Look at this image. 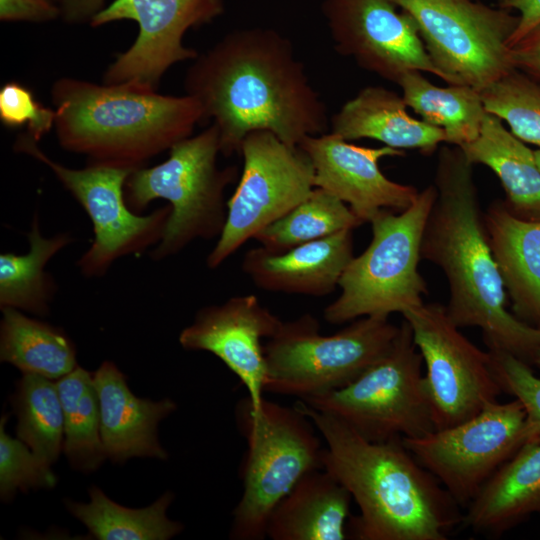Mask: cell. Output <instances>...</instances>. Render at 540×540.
Masks as SVG:
<instances>
[{
	"mask_svg": "<svg viewBox=\"0 0 540 540\" xmlns=\"http://www.w3.org/2000/svg\"><path fill=\"white\" fill-rule=\"evenodd\" d=\"M185 94L219 130L220 154L240 155L244 138L266 130L290 146L328 132L327 108L291 41L269 27L229 32L193 59Z\"/></svg>",
	"mask_w": 540,
	"mask_h": 540,
	"instance_id": "obj_1",
	"label": "cell"
},
{
	"mask_svg": "<svg viewBox=\"0 0 540 540\" xmlns=\"http://www.w3.org/2000/svg\"><path fill=\"white\" fill-rule=\"evenodd\" d=\"M473 164L458 146L439 149L437 196L421 242V259L441 268L450 298L445 307L458 328L478 327L488 350L503 351L535 366L540 329L506 309V290L489 246Z\"/></svg>",
	"mask_w": 540,
	"mask_h": 540,
	"instance_id": "obj_2",
	"label": "cell"
},
{
	"mask_svg": "<svg viewBox=\"0 0 540 540\" xmlns=\"http://www.w3.org/2000/svg\"><path fill=\"white\" fill-rule=\"evenodd\" d=\"M295 406L326 443L322 468L359 507V515L350 519L354 539L446 540L462 524L461 507L405 447L403 438L369 441L301 399Z\"/></svg>",
	"mask_w": 540,
	"mask_h": 540,
	"instance_id": "obj_3",
	"label": "cell"
},
{
	"mask_svg": "<svg viewBox=\"0 0 540 540\" xmlns=\"http://www.w3.org/2000/svg\"><path fill=\"white\" fill-rule=\"evenodd\" d=\"M50 96L59 145L89 163L144 167L204 121L200 103L190 95H163L129 84L61 77Z\"/></svg>",
	"mask_w": 540,
	"mask_h": 540,
	"instance_id": "obj_4",
	"label": "cell"
},
{
	"mask_svg": "<svg viewBox=\"0 0 540 540\" xmlns=\"http://www.w3.org/2000/svg\"><path fill=\"white\" fill-rule=\"evenodd\" d=\"M219 130L211 124L169 150L153 167L134 170L125 184V200L135 213L155 199L169 202L171 212L161 240L149 252L154 261L179 253L196 239L219 237L227 218L224 193L237 178V168H219Z\"/></svg>",
	"mask_w": 540,
	"mask_h": 540,
	"instance_id": "obj_5",
	"label": "cell"
},
{
	"mask_svg": "<svg viewBox=\"0 0 540 540\" xmlns=\"http://www.w3.org/2000/svg\"><path fill=\"white\" fill-rule=\"evenodd\" d=\"M437 196L435 185L418 193L409 208L382 209L370 220L372 240L344 270L340 295L323 312L331 324L361 317L388 319L423 304L427 284L418 271L427 218Z\"/></svg>",
	"mask_w": 540,
	"mask_h": 540,
	"instance_id": "obj_6",
	"label": "cell"
},
{
	"mask_svg": "<svg viewBox=\"0 0 540 540\" xmlns=\"http://www.w3.org/2000/svg\"><path fill=\"white\" fill-rule=\"evenodd\" d=\"M236 421L248 449L230 538L262 540L277 504L306 473L322 468L323 447L313 422L295 405L282 406L264 398L255 411L246 397L237 404Z\"/></svg>",
	"mask_w": 540,
	"mask_h": 540,
	"instance_id": "obj_7",
	"label": "cell"
},
{
	"mask_svg": "<svg viewBox=\"0 0 540 540\" xmlns=\"http://www.w3.org/2000/svg\"><path fill=\"white\" fill-rule=\"evenodd\" d=\"M398 332L377 317L358 318L332 335H322L310 314L282 322L264 344L265 391L304 399L345 387L390 350Z\"/></svg>",
	"mask_w": 540,
	"mask_h": 540,
	"instance_id": "obj_8",
	"label": "cell"
},
{
	"mask_svg": "<svg viewBox=\"0 0 540 540\" xmlns=\"http://www.w3.org/2000/svg\"><path fill=\"white\" fill-rule=\"evenodd\" d=\"M423 358L404 319L390 350L353 382L301 399L373 442L419 438L435 430Z\"/></svg>",
	"mask_w": 540,
	"mask_h": 540,
	"instance_id": "obj_9",
	"label": "cell"
},
{
	"mask_svg": "<svg viewBox=\"0 0 540 540\" xmlns=\"http://www.w3.org/2000/svg\"><path fill=\"white\" fill-rule=\"evenodd\" d=\"M411 16L448 84L481 92L515 69L509 39L518 16L476 0H392Z\"/></svg>",
	"mask_w": 540,
	"mask_h": 540,
	"instance_id": "obj_10",
	"label": "cell"
},
{
	"mask_svg": "<svg viewBox=\"0 0 540 540\" xmlns=\"http://www.w3.org/2000/svg\"><path fill=\"white\" fill-rule=\"evenodd\" d=\"M37 143L27 133L21 134L14 150L45 164L93 224L92 244L77 262L85 277H101L117 259L140 255L159 243L171 207L166 205L144 216L128 207L125 184L134 169L102 163H89L82 169L69 168L51 159Z\"/></svg>",
	"mask_w": 540,
	"mask_h": 540,
	"instance_id": "obj_11",
	"label": "cell"
},
{
	"mask_svg": "<svg viewBox=\"0 0 540 540\" xmlns=\"http://www.w3.org/2000/svg\"><path fill=\"white\" fill-rule=\"evenodd\" d=\"M240 155L243 170L227 201L224 229L206 259L210 269L220 266L315 188L314 167L307 153L299 146L284 143L270 131L249 133L242 142Z\"/></svg>",
	"mask_w": 540,
	"mask_h": 540,
	"instance_id": "obj_12",
	"label": "cell"
},
{
	"mask_svg": "<svg viewBox=\"0 0 540 540\" xmlns=\"http://www.w3.org/2000/svg\"><path fill=\"white\" fill-rule=\"evenodd\" d=\"M405 447L432 473L461 508L521 448L530 444L526 412L517 400L488 403L458 425L419 438Z\"/></svg>",
	"mask_w": 540,
	"mask_h": 540,
	"instance_id": "obj_13",
	"label": "cell"
},
{
	"mask_svg": "<svg viewBox=\"0 0 540 540\" xmlns=\"http://www.w3.org/2000/svg\"><path fill=\"white\" fill-rule=\"evenodd\" d=\"M426 367L424 375L435 430L476 416L502 392L490 369L489 352L470 342L445 307L423 303L403 314Z\"/></svg>",
	"mask_w": 540,
	"mask_h": 540,
	"instance_id": "obj_14",
	"label": "cell"
},
{
	"mask_svg": "<svg viewBox=\"0 0 540 540\" xmlns=\"http://www.w3.org/2000/svg\"><path fill=\"white\" fill-rule=\"evenodd\" d=\"M224 10V0H113L89 24L100 27L131 20L137 23L138 34L108 65L103 83L157 90L169 68L198 56L184 45L185 33L212 22Z\"/></svg>",
	"mask_w": 540,
	"mask_h": 540,
	"instance_id": "obj_15",
	"label": "cell"
},
{
	"mask_svg": "<svg viewBox=\"0 0 540 540\" xmlns=\"http://www.w3.org/2000/svg\"><path fill=\"white\" fill-rule=\"evenodd\" d=\"M321 11L336 51L361 68L396 84L413 70L444 80L415 22L392 0H323Z\"/></svg>",
	"mask_w": 540,
	"mask_h": 540,
	"instance_id": "obj_16",
	"label": "cell"
},
{
	"mask_svg": "<svg viewBox=\"0 0 540 540\" xmlns=\"http://www.w3.org/2000/svg\"><path fill=\"white\" fill-rule=\"evenodd\" d=\"M282 322L256 296H234L200 309L180 332L179 343L186 350L207 351L223 361L241 380L253 409L259 411L267 381L262 339L271 338Z\"/></svg>",
	"mask_w": 540,
	"mask_h": 540,
	"instance_id": "obj_17",
	"label": "cell"
},
{
	"mask_svg": "<svg viewBox=\"0 0 540 540\" xmlns=\"http://www.w3.org/2000/svg\"><path fill=\"white\" fill-rule=\"evenodd\" d=\"M299 147L313 164L315 187L347 204L363 223L382 209L406 210L419 193L412 185L390 180L379 168L382 158L404 156V150L358 146L330 131L306 137Z\"/></svg>",
	"mask_w": 540,
	"mask_h": 540,
	"instance_id": "obj_18",
	"label": "cell"
},
{
	"mask_svg": "<svg viewBox=\"0 0 540 540\" xmlns=\"http://www.w3.org/2000/svg\"><path fill=\"white\" fill-rule=\"evenodd\" d=\"M353 257V229H345L283 252L250 249L242 270L260 289L322 297L339 285Z\"/></svg>",
	"mask_w": 540,
	"mask_h": 540,
	"instance_id": "obj_19",
	"label": "cell"
},
{
	"mask_svg": "<svg viewBox=\"0 0 540 540\" xmlns=\"http://www.w3.org/2000/svg\"><path fill=\"white\" fill-rule=\"evenodd\" d=\"M100 407V433L107 458L125 462L132 457L164 460L158 441L159 422L176 409L171 399L152 401L136 397L125 375L110 361L92 374Z\"/></svg>",
	"mask_w": 540,
	"mask_h": 540,
	"instance_id": "obj_20",
	"label": "cell"
},
{
	"mask_svg": "<svg viewBox=\"0 0 540 540\" xmlns=\"http://www.w3.org/2000/svg\"><path fill=\"white\" fill-rule=\"evenodd\" d=\"M483 217L513 314L540 329V221L516 217L503 200L493 201Z\"/></svg>",
	"mask_w": 540,
	"mask_h": 540,
	"instance_id": "obj_21",
	"label": "cell"
},
{
	"mask_svg": "<svg viewBox=\"0 0 540 540\" xmlns=\"http://www.w3.org/2000/svg\"><path fill=\"white\" fill-rule=\"evenodd\" d=\"M407 108L402 95L368 86L331 117L330 132L346 141L368 138L395 149L432 154L445 142L444 130L412 117Z\"/></svg>",
	"mask_w": 540,
	"mask_h": 540,
	"instance_id": "obj_22",
	"label": "cell"
},
{
	"mask_svg": "<svg viewBox=\"0 0 540 540\" xmlns=\"http://www.w3.org/2000/svg\"><path fill=\"white\" fill-rule=\"evenodd\" d=\"M351 495L323 468L306 473L272 511V540H344Z\"/></svg>",
	"mask_w": 540,
	"mask_h": 540,
	"instance_id": "obj_23",
	"label": "cell"
},
{
	"mask_svg": "<svg viewBox=\"0 0 540 540\" xmlns=\"http://www.w3.org/2000/svg\"><path fill=\"white\" fill-rule=\"evenodd\" d=\"M462 524L499 536L540 514V442L521 448L465 508Z\"/></svg>",
	"mask_w": 540,
	"mask_h": 540,
	"instance_id": "obj_24",
	"label": "cell"
},
{
	"mask_svg": "<svg viewBox=\"0 0 540 540\" xmlns=\"http://www.w3.org/2000/svg\"><path fill=\"white\" fill-rule=\"evenodd\" d=\"M460 148L473 165H485L496 174L506 194L505 206L513 215L540 221V169L534 150L499 117L487 112L478 137Z\"/></svg>",
	"mask_w": 540,
	"mask_h": 540,
	"instance_id": "obj_25",
	"label": "cell"
},
{
	"mask_svg": "<svg viewBox=\"0 0 540 540\" xmlns=\"http://www.w3.org/2000/svg\"><path fill=\"white\" fill-rule=\"evenodd\" d=\"M0 360L23 374L60 379L74 370L75 345L58 327L32 319L15 308H2Z\"/></svg>",
	"mask_w": 540,
	"mask_h": 540,
	"instance_id": "obj_26",
	"label": "cell"
},
{
	"mask_svg": "<svg viewBox=\"0 0 540 540\" xmlns=\"http://www.w3.org/2000/svg\"><path fill=\"white\" fill-rule=\"evenodd\" d=\"M29 251L22 255H0V308H15L37 316L49 313L56 284L45 267L60 250L73 242L69 233L43 237L38 213L27 234Z\"/></svg>",
	"mask_w": 540,
	"mask_h": 540,
	"instance_id": "obj_27",
	"label": "cell"
},
{
	"mask_svg": "<svg viewBox=\"0 0 540 540\" xmlns=\"http://www.w3.org/2000/svg\"><path fill=\"white\" fill-rule=\"evenodd\" d=\"M422 73L409 71L398 81L406 105L422 121L443 129L447 144L460 147L475 140L487 113L480 92L467 85L438 87Z\"/></svg>",
	"mask_w": 540,
	"mask_h": 540,
	"instance_id": "obj_28",
	"label": "cell"
},
{
	"mask_svg": "<svg viewBox=\"0 0 540 540\" xmlns=\"http://www.w3.org/2000/svg\"><path fill=\"white\" fill-rule=\"evenodd\" d=\"M87 503L66 501L69 512L89 533L100 540H167L179 534L183 525L170 520L166 511L174 495L166 492L152 505L131 509L115 503L93 486Z\"/></svg>",
	"mask_w": 540,
	"mask_h": 540,
	"instance_id": "obj_29",
	"label": "cell"
},
{
	"mask_svg": "<svg viewBox=\"0 0 540 540\" xmlns=\"http://www.w3.org/2000/svg\"><path fill=\"white\" fill-rule=\"evenodd\" d=\"M64 415L63 450L77 470H96L107 458L100 433V407L93 375L77 366L57 381Z\"/></svg>",
	"mask_w": 540,
	"mask_h": 540,
	"instance_id": "obj_30",
	"label": "cell"
},
{
	"mask_svg": "<svg viewBox=\"0 0 540 540\" xmlns=\"http://www.w3.org/2000/svg\"><path fill=\"white\" fill-rule=\"evenodd\" d=\"M361 224L347 204L315 187L306 199L259 231L254 239L270 252H283Z\"/></svg>",
	"mask_w": 540,
	"mask_h": 540,
	"instance_id": "obj_31",
	"label": "cell"
},
{
	"mask_svg": "<svg viewBox=\"0 0 540 540\" xmlns=\"http://www.w3.org/2000/svg\"><path fill=\"white\" fill-rule=\"evenodd\" d=\"M12 405L17 437L51 466L64 446V415L57 384L39 375L23 374Z\"/></svg>",
	"mask_w": 540,
	"mask_h": 540,
	"instance_id": "obj_32",
	"label": "cell"
},
{
	"mask_svg": "<svg viewBox=\"0 0 540 540\" xmlns=\"http://www.w3.org/2000/svg\"><path fill=\"white\" fill-rule=\"evenodd\" d=\"M486 112L506 122L526 144L540 149V83L514 69L480 92Z\"/></svg>",
	"mask_w": 540,
	"mask_h": 540,
	"instance_id": "obj_33",
	"label": "cell"
},
{
	"mask_svg": "<svg viewBox=\"0 0 540 540\" xmlns=\"http://www.w3.org/2000/svg\"><path fill=\"white\" fill-rule=\"evenodd\" d=\"M7 415L0 422V495L11 500L17 490L49 489L57 478L50 466L41 461L19 438H12L5 431Z\"/></svg>",
	"mask_w": 540,
	"mask_h": 540,
	"instance_id": "obj_34",
	"label": "cell"
},
{
	"mask_svg": "<svg viewBox=\"0 0 540 540\" xmlns=\"http://www.w3.org/2000/svg\"><path fill=\"white\" fill-rule=\"evenodd\" d=\"M490 369L502 392L512 395L526 412L530 444L540 442V378L532 367L503 351L488 350Z\"/></svg>",
	"mask_w": 540,
	"mask_h": 540,
	"instance_id": "obj_35",
	"label": "cell"
},
{
	"mask_svg": "<svg viewBox=\"0 0 540 540\" xmlns=\"http://www.w3.org/2000/svg\"><path fill=\"white\" fill-rule=\"evenodd\" d=\"M55 119V109L41 105L21 83L10 81L1 87L0 120L6 127L26 125L27 134L38 142L54 128Z\"/></svg>",
	"mask_w": 540,
	"mask_h": 540,
	"instance_id": "obj_36",
	"label": "cell"
},
{
	"mask_svg": "<svg viewBox=\"0 0 540 540\" xmlns=\"http://www.w3.org/2000/svg\"><path fill=\"white\" fill-rule=\"evenodd\" d=\"M61 17L57 0H0V20L3 22L43 23Z\"/></svg>",
	"mask_w": 540,
	"mask_h": 540,
	"instance_id": "obj_37",
	"label": "cell"
},
{
	"mask_svg": "<svg viewBox=\"0 0 540 540\" xmlns=\"http://www.w3.org/2000/svg\"><path fill=\"white\" fill-rule=\"evenodd\" d=\"M515 69L540 83V23L511 47Z\"/></svg>",
	"mask_w": 540,
	"mask_h": 540,
	"instance_id": "obj_38",
	"label": "cell"
},
{
	"mask_svg": "<svg viewBox=\"0 0 540 540\" xmlns=\"http://www.w3.org/2000/svg\"><path fill=\"white\" fill-rule=\"evenodd\" d=\"M500 7L518 13L517 27L509 39L510 48L540 23V0H509Z\"/></svg>",
	"mask_w": 540,
	"mask_h": 540,
	"instance_id": "obj_39",
	"label": "cell"
},
{
	"mask_svg": "<svg viewBox=\"0 0 540 540\" xmlns=\"http://www.w3.org/2000/svg\"><path fill=\"white\" fill-rule=\"evenodd\" d=\"M107 0H61V18L70 24L90 21L106 7Z\"/></svg>",
	"mask_w": 540,
	"mask_h": 540,
	"instance_id": "obj_40",
	"label": "cell"
},
{
	"mask_svg": "<svg viewBox=\"0 0 540 540\" xmlns=\"http://www.w3.org/2000/svg\"><path fill=\"white\" fill-rule=\"evenodd\" d=\"M536 163L538 165V168L540 169V149L534 150Z\"/></svg>",
	"mask_w": 540,
	"mask_h": 540,
	"instance_id": "obj_41",
	"label": "cell"
},
{
	"mask_svg": "<svg viewBox=\"0 0 540 540\" xmlns=\"http://www.w3.org/2000/svg\"><path fill=\"white\" fill-rule=\"evenodd\" d=\"M535 366L540 369V353H539V355H538V357L536 359Z\"/></svg>",
	"mask_w": 540,
	"mask_h": 540,
	"instance_id": "obj_42",
	"label": "cell"
},
{
	"mask_svg": "<svg viewBox=\"0 0 540 540\" xmlns=\"http://www.w3.org/2000/svg\"><path fill=\"white\" fill-rule=\"evenodd\" d=\"M507 1H509V0H499V6L502 5V4H504V3L507 2Z\"/></svg>",
	"mask_w": 540,
	"mask_h": 540,
	"instance_id": "obj_43",
	"label": "cell"
},
{
	"mask_svg": "<svg viewBox=\"0 0 540 540\" xmlns=\"http://www.w3.org/2000/svg\"><path fill=\"white\" fill-rule=\"evenodd\" d=\"M57 1H58V2H59V4H60V1H61V0H57Z\"/></svg>",
	"mask_w": 540,
	"mask_h": 540,
	"instance_id": "obj_44",
	"label": "cell"
}]
</instances>
